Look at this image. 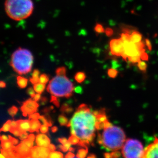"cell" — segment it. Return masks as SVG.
<instances>
[{
  "instance_id": "7a4b0ae2",
  "label": "cell",
  "mask_w": 158,
  "mask_h": 158,
  "mask_svg": "<svg viewBox=\"0 0 158 158\" xmlns=\"http://www.w3.org/2000/svg\"><path fill=\"white\" fill-rule=\"evenodd\" d=\"M4 9L11 19L22 21L32 15L34 10V4L33 0H5Z\"/></svg>"
},
{
  "instance_id": "603a6c76",
  "label": "cell",
  "mask_w": 158,
  "mask_h": 158,
  "mask_svg": "<svg viewBox=\"0 0 158 158\" xmlns=\"http://www.w3.org/2000/svg\"><path fill=\"white\" fill-rule=\"evenodd\" d=\"M11 120H8V121L3 125L2 127L0 128V132H1V131L6 132V131H9L11 128Z\"/></svg>"
},
{
  "instance_id": "83f0119b",
  "label": "cell",
  "mask_w": 158,
  "mask_h": 158,
  "mask_svg": "<svg viewBox=\"0 0 158 158\" xmlns=\"http://www.w3.org/2000/svg\"><path fill=\"white\" fill-rule=\"evenodd\" d=\"M48 81H49V77L46 74H43L41 75L40 79H39V82L46 85L48 82Z\"/></svg>"
},
{
  "instance_id": "9a60e30c",
  "label": "cell",
  "mask_w": 158,
  "mask_h": 158,
  "mask_svg": "<svg viewBox=\"0 0 158 158\" xmlns=\"http://www.w3.org/2000/svg\"><path fill=\"white\" fill-rule=\"evenodd\" d=\"M1 147L3 149L7 151H15V146L12 144L11 142L9 140L1 141Z\"/></svg>"
},
{
  "instance_id": "ac0fdd59",
  "label": "cell",
  "mask_w": 158,
  "mask_h": 158,
  "mask_svg": "<svg viewBox=\"0 0 158 158\" xmlns=\"http://www.w3.org/2000/svg\"><path fill=\"white\" fill-rule=\"evenodd\" d=\"M33 89L36 93L39 94H42L43 92L45 89V84H42V83H37L34 84L33 85Z\"/></svg>"
},
{
  "instance_id": "f35d334b",
  "label": "cell",
  "mask_w": 158,
  "mask_h": 158,
  "mask_svg": "<svg viewBox=\"0 0 158 158\" xmlns=\"http://www.w3.org/2000/svg\"><path fill=\"white\" fill-rule=\"evenodd\" d=\"M28 136H29V134H27V132H23L21 133V134L19 136L20 139L22 141L24 140L25 139H27Z\"/></svg>"
},
{
  "instance_id": "52a82bcc",
  "label": "cell",
  "mask_w": 158,
  "mask_h": 158,
  "mask_svg": "<svg viewBox=\"0 0 158 158\" xmlns=\"http://www.w3.org/2000/svg\"><path fill=\"white\" fill-rule=\"evenodd\" d=\"M39 106V104L37 102L32 99H29L23 102L22 106L21 107V110L22 112L23 116H27L28 115L36 113Z\"/></svg>"
},
{
  "instance_id": "9c48e42d",
  "label": "cell",
  "mask_w": 158,
  "mask_h": 158,
  "mask_svg": "<svg viewBox=\"0 0 158 158\" xmlns=\"http://www.w3.org/2000/svg\"><path fill=\"white\" fill-rule=\"evenodd\" d=\"M50 151L47 147L33 146L30 151V157L33 158H49Z\"/></svg>"
},
{
  "instance_id": "836d02e7",
  "label": "cell",
  "mask_w": 158,
  "mask_h": 158,
  "mask_svg": "<svg viewBox=\"0 0 158 158\" xmlns=\"http://www.w3.org/2000/svg\"><path fill=\"white\" fill-rule=\"evenodd\" d=\"M48 127H49V126H48L47 125L45 124H43V125H41L40 128L41 132L43 133V134H45V133H47L48 130H49Z\"/></svg>"
},
{
  "instance_id": "30bf717a",
  "label": "cell",
  "mask_w": 158,
  "mask_h": 158,
  "mask_svg": "<svg viewBox=\"0 0 158 158\" xmlns=\"http://www.w3.org/2000/svg\"><path fill=\"white\" fill-rule=\"evenodd\" d=\"M142 158H158V138H155L154 142L145 148Z\"/></svg>"
},
{
  "instance_id": "6125c7cd",
  "label": "cell",
  "mask_w": 158,
  "mask_h": 158,
  "mask_svg": "<svg viewBox=\"0 0 158 158\" xmlns=\"http://www.w3.org/2000/svg\"><path fill=\"white\" fill-rule=\"evenodd\" d=\"M96 157V156L94 155V154H91L90 156H88V158H94Z\"/></svg>"
},
{
  "instance_id": "d6a6232c",
  "label": "cell",
  "mask_w": 158,
  "mask_h": 158,
  "mask_svg": "<svg viewBox=\"0 0 158 158\" xmlns=\"http://www.w3.org/2000/svg\"><path fill=\"white\" fill-rule=\"evenodd\" d=\"M9 131H10L11 134L14 135L15 136H16V137H19V136H20V135L21 134V133H22V132L18 129V128L11 129Z\"/></svg>"
},
{
  "instance_id": "680465c9",
  "label": "cell",
  "mask_w": 158,
  "mask_h": 158,
  "mask_svg": "<svg viewBox=\"0 0 158 158\" xmlns=\"http://www.w3.org/2000/svg\"><path fill=\"white\" fill-rule=\"evenodd\" d=\"M58 128L57 127H53L52 128H51V131H52V133H55L56 131H58Z\"/></svg>"
},
{
  "instance_id": "6da1fadb",
  "label": "cell",
  "mask_w": 158,
  "mask_h": 158,
  "mask_svg": "<svg viewBox=\"0 0 158 158\" xmlns=\"http://www.w3.org/2000/svg\"><path fill=\"white\" fill-rule=\"evenodd\" d=\"M97 118L88 106H79L70 122L72 135L77 136L80 139L79 144L86 147L94 138Z\"/></svg>"
},
{
  "instance_id": "74e56055",
  "label": "cell",
  "mask_w": 158,
  "mask_h": 158,
  "mask_svg": "<svg viewBox=\"0 0 158 158\" xmlns=\"http://www.w3.org/2000/svg\"><path fill=\"white\" fill-rule=\"evenodd\" d=\"M34 89H33L32 88H29L28 89H27V93L30 96V97H32V98H33L34 96H35V93H34Z\"/></svg>"
},
{
  "instance_id": "ab89813d",
  "label": "cell",
  "mask_w": 158,
  "mask_h": 158,
  "mask_svg": "<svg viewBox=\"0 0 158 158\" xmlns=\"http://www.w3.org/2000/svg\"><path fill=\"white\" fill-rule=\"evenodd\" d=\"M8 137H9V140L11 142L12 144L14 145L18 144V143H19V140H18V139H15V138L12 137L11 136H8Z\"/></svg>"
},
{
  "instance_id": "9f6ffc18",
  "label": "cell",
  "mask_w": 158,
  "mask_h": 158,
  "mask_svg": "<svg viewBox=\"0 0 158 158\" xmlns=\"http://www.w3.org/2000/svg\"><path fill=\"white\" fill-rule=\"evenodd\" d=\"M47 101V99L45 97H42L41 98V102L43 105H44V104L46 103Z\"/></svg>"
},
{
  "instance_id": "2e32d148",
  "label": "cell",
  "mask_w": 158,
  "mask_h": 158,
  "mask_svg": "<svg viewBox=\"0 0 158 158\" xmlns=\"http://www.w3.org/2000/svg\"><path fill=\"white\" fill-rule=\"evenodd\" d=\"M142 40V35L139 32L134 31L131 33L130 35V41L134 43H138L141 42Z\"/></svg>"
},
{
  "instance_id": "7c38bea8",
  "label": "cell",
  "mask_w": 158,
  "mask_h": 158,
  "mask_svg": "<svg viewBox=\"0 0 158 158\" xmlns=\"http://www.w3.org/2000/svg\"><path fill=\"white\" fill-rule=\"evenodd\" d=\"M36 144L37 146L47 147L50 144V140L47 135L44 134H40L36 137Z\"/></svg>"
},
{
  "instance_id": "b9f144b4",
  "label": "cell",
  "mask_w": 158,
  "mask_h": 158,
  "mask_svg": "<svg viewBox=\"0 0 158 158\" xmlns=\"http://www.w3.org/2000/svg\"><path fill=\"white\" fill-rule=\"evenodd\" d=\"M105 32L107 35L108 36H111L113 34V30L112 28H106V30H105Z\"/></svg>"
},
{
  "instance_id": "8992f818",
  "label": "cell",
  "mask_w": 158,
  "mask_h": 158,
  "mask_svg": "<svg viewBox=\"0 0 158 158\" xmlns=\"http://www.w3.org/2000/svg\"><path fill=\"white\" fill-rule=\"evenodd\" d=\"M122 154L125 158H142L144 153L143 145L136 139H128L122 148Z\"/></svg>"
},
{
  "instance_id": "e7e4bbea",
  "label": "cell",
  "mask_w": 158,
  "mask_h": 158,
  "mask_svg": "<svg viewBox=\"0 0 158 158\" xmlns=\"http://www.w3.org/2000/svg\"><path fill=\"white\" fill-rule=\"evenodd\" d=\"M0 158H5V157L4 156H3V155H2V154H0Z\"/></svg>"
},
{
  "instance_id": "11a10c76",
  "label": "cell",
  "mask_w": 158,
  "mask_h": 158,
  "mask_svg": "<svg viewBox=\"0 0 158 158\" xmlns=\"http://www.w3.org/2000/svg\"><path fill=\"white\" fill-rule=\"evenodd\" d=\"M58 148H60V150H61L62 151H63V152H66L67 151H68V150L66 149L63 146V144L59 145Z\"/></svg>"
},
{
  "instance_id": "f907efd6",
  "label": "cell",
  "mask_w": 158,
  "mask_h": 158,
  "mask_svg": "<svg viewBox=\"0 0 158 158\" xmlns=\"http://www.w3.org/2000/svg\"><path fill=\"white\" fill-rule=\"evenodd\" d=\"M48 148H49L50 152H54V151H55V149H56L55 146L54 144H50L49 146H48Z\"/></svg>"
},
{
  "instance_id": "be15d7a7",
  "label": "cell",
  "mask_w": 158,
  "mask_h": 158,
  "mask_svg": "<svg viewBox=\"0 0 158 158\" xmlns=\"http://www.w3.org/2000/svg\"><path fill=\"white\" fill-rule=\"evenodd\" d=\"M69 151L71 152H73L75 151V149H74L73 148H71V147H70V148H69Z\"/></svg>"
},
{
  "instance_id": "c3c4849f",
  "label": "cell",
  "mask_w": 158,
  "mask_h": 158,
  "mask_svg": "<svg viewBox=\"0 0 158 158\" xmlns=\"http://www.w3.org/2000/svg\"><path fill=\"white\" fill-rule=\"evenodd\" d=\"M145 44H146V46L147 47V48H148V49L151 50V42L148 39H146L145 40Z\"/></svg>"
},
{
  "instance_id": "277c9868",
  "label": "cell",
  "mask_w": 158,
  "mask_h": 158,
  "mask_svg": "<svg viewBox=\"0 0 158 158\" xmlns=\"http://www.w3.org/2000/svg\"><path fill=\"white\" fill-rule=\"evenodd\" d=\"M33 63V54L29 50L19 48L11 55L10 64L19 74H26L32 70Z\"/></svg>"
},
{
  "instance_id": "d590c367",
  "label": "cell",
  "mask_w": 158,
  "mask_h": 158,
  "mask_svg": "<svg viewBox=\"0 0 158 158\" xmlns=\"http://www.w3.org/2000/svg\"><path fill=\"white\" fill-rule=\"evenodd\" d=\"M40 115L38 113H34L29 115V119H39Z\"/></svg>"
},
{
  "instance_id": "681fc988",
  "label": "cell",
  "mask_w": 158,
  "mask_h": 158,
  "mask_svg": "<svg viewBox=\"0 0 158 158\" xmlns=\"http://www.w3.org/2000/svg\"><path fill=\"white\" fill-rule=\"evenodd\" d=\"M41 99V94L37 93V94H36L33 97V100L36 102H38Z\"/></svg>"
},
{
  "instance_id": "e575fe53",
  "label": "cell",
  "mask_w": 158,
  "mask_h": 158,
  "mask_svg": "<svg viewBox=\"0 0 158 158\" xmlns=\"http://www.w3.org/2000/svg\"><path fill=\"white\" fill-rule=\"evenodd\" d=\"M22 142L25 143L27 146H29V148H32L33 146V141L30 140L28 138L25 139L24 140L22 141Z\"/></svg>"
},
{
  "instance_id": "44dd1931",
  "label": "cell",
  "mask_w": 158,
  "mask_h": 158,
  "mask_svg": "<svg viewBox=\"0 0 158 158\" xmlns=\"http://www.w3.org/2000/svg\"><path fill=\"white\" fill-rule=\"evenodd\" d=\"M58 121L60 125L62 126H65V125L67 126L69 123L68 119L63 115H61L59 116Z\"/></svg>"
},
{
  "instance_id": "1f68e13d",
  "label": "cell",
  "mask_w": 158,
  "mask_h": 158,
  "mask_svg": "<svg viewBox=\"0 0 158 158\" xmlns=\"http://www.w3.org/2000/svg\"><path fill=\"white\" fill-rule=\"evenodd\" d=\"M56 74L58 75H66V70L65 67L59 68L55 71Z\"/></svg>"
},
{
  "instance_id": "7bdbcfd3",
  "label": "cell",
  "mask_w": 158,
  "mask_h": 158,
  "mask_svg": "<svg viewBox=\"0 0 158 158\" xmlns=\"http://www.w3.org/2000/svg\"><path fill=\"white\" fill-rule=\"evenodd\" d=\"M39 79H40V78L32 77L30 78V81L32 84L34 85V84H37L39 82Z\"/></svg>"
},
{
  "instance_id": "bcb514c9",
  "label": "cell",
  "mask_w": 158,
  "mask_h": 158,
  "mask_svg": "<svg viewBox=\"0 0 158 158\" xmlns=\"http://www.w3.org/2000/svg\"><path fill=\"white\" fill-rule=\"evenodd\" d=\"M1 154H2L5 157L8 158V153L7 151L4 150V149H3V148H2V149H1Z\"/></svg>"
},
{
  "instance_id": "8d00e7d4",
  "label": "cell",
  "mask_w": 158,
  "mask_h": 158,
  "mask_svg": "<svg viewBox=\"0 0 158 158\" xmlns=\"http://www.w3.org/2000/svg\"><path fill=\"white\" fill-rule=\"evenodd\" d=\"M121 153L119 151H115L111 153V156L112 158H116L121 157Z\"/></svg>"
},
{
  "instance_id": "ba28073f",
  "label": "cell",
  "mask_w": 158,
  "mask_h": 158,
  "mask_svg": "<svg viewBox=\"0 0 158 158\" xmlns=\"http://www.w3.org/2000/svg\"><path fill=\"white\" fill-rule=\"evenodd\" d=\"M111 53L113 55L122 56L124 51V43L120 39H113L109 43Z\"/></svg>"
},
{
  "instance_id": "484cf974",
  "label": "cell",
  "mask_w": 158,
  "mask_h": 158,
  "mask_svg": "<svg viewBox=\"0 0 158 158\" xmlns=\"http://www.w3.org/2000/svg\"><path fill=\"white\" fill-rule=\"evenodd\" d=\"M129 61H130L131 63L136 64L138 63L139 61L141 60V57L140 56H130L128 57Z\"/></svg>"
},
{
  "instance_id": "816d5d0a",
  "label": "cell",
  "mask_w": 158,
  "mask_h": 158,
  "mask_svg": "<svg viewBox=\"0 0 158 158\" xmlns=\"http://www.w3.org/2000/svg\"><path fill=\"white\" fill-rule=\"evenodd\" d=\"M74 157H75V155L72 152H68L66 154V155L65 156V158H74Z\"/></svg>"
},
{
  "instance_id": "5b68a950",
  "label": "cell",
  "mask_w": 158,
  "mask_h": 158,
  "mask_svg": "<svg viewBox=\"0 0 158 158\" xmlns=\"http://www.w3.org/2000/svg\"><path fill=\"white\" fill-rule=\"evenodd\" d=\"M74 87L72 82L66 75H58L49 82L47 91L55 97L68 98L72 95Z\"/></svg>"
},
{
  "instance_id": "f1b7e54d",
  "label": "cell",
  "mask_w": 158,
  "mask_h": 158,
  "mask_svg": "<svg viewBox=\"0 0 158 158\" xmlns=\"http://www.w3.org/2000/svg\"><path fill=\"white\" fill-rule=\"evenodd\" d=\"M130 35L128 32H125L121 34V39L123 40V42H130Z\"/></svg>"
},
{
  "instance_id": "3957f363",
  "label": "cell",
  "mask_w": 158,
  "mask_h": 158,
  "mask_svg": "<svg viewBox=\"0 0 158 158\" xmlns=\"http://www.w3.org/2000/svg\"><path fill=\"white\" fill-rule=\"evenodd\" d=\"M125 139V134L122 128L112 125L104 129L102 135L99 134L98 141L106 149L115 151L123 148Z\"/></svg>"
},
{
  "instance_id": "8fae6325",
  "label": "cell",
  "mask_w": 158,
  "mask_h": 158,
  "mask_svg": "<svg viewBox=\"0 0 158 158\" xmlns=\"http://www.w3.org/2000/svg\"><path fill=\"white\" fill-rule=\"evenodd\" d=\"M30 151V148L27 146L25 143L21 142V143L18 146H15L16 158H31Z\"/></svg>"
},
{
  "instance_id": "7dc6e473",
  "label": "cell",
  "mask_w": 158,
  "mask_h": 158,
  "mask_svg": "<svg viewBox=\"0 0 158 158\" xmlns=\"http://www.w3.org/2000/svg\"><path fill=\"white\" fill-rule=\"evenodd\" d=\"M9 140V137L6 136V135H0V141H4Z\"/></svg>"
},
{
  "instance_id": "6f0895ef",
  "label": "cell",
  "mask_w": 158,
  "mask_h": 158,
  "mask_svg": "<svg viewBox=\"0 0 158 158\" xmlns=\"http://www.w3.org/2000/svg\"><path fill=\"white\" fill-rule=\"evenodd\" d=\"M6 87V83L3 81H0V88H5Z\"/></svg>"
},
{
  "instance_id": "60d3db41",
  "label": "cell",
  "mask_w": 158,
  "mask_h": 158,
  "mask_svg": "<svg viewBox=\"0 0 158 158\" xmlns=\"http://www.w3.org/2000/svg\"><path fill=\"white\" fill-rule=\"evenodd\" d=\"M40 73V72L37 69L34 70L33 72V74H32V77L39 78Z\"/></svg>"
},
{
  "instance_id": "4dcf8cb0",
  "label": "cell",
  "mask_w": 158,
  "mask_h": 158,
  "mask_svg": "<svg viewBox=\"0 0 158 158\" xmlns=\"http://www.w3.org/2000/svg\"><path fill=\"white\" fill-rule=\"evenodd\" d=\"M94 30L97 33H102L104 32L105 29L103 28V26L100 24H97L94 27Z\"/></svg>"
},
{
  "instance_id": "4fadbf2b",
  "label": "cell",
  "mask_w": 158,
  "mask_h": 158,
  "mask_svg": "<svg viewBox=\"0 0 158 158\" xmlns=\"http://www.w3.org/2000/svg\"><path fill=\"white\" fill-rule=\"evenodd\" d=\"M18 128L22 133L29 131L30 128V120H19L17 121Z\"/></svg>"
},
{
  "instance_id": "f6af8a7d",
  "label": "cell",
  "mask_w": 158,
  "mask_h": 158,
  "mask_svg": "<svg viewBox=\"0 0 158 158\" xmlns=\"http://www.w3.org/2000/svg\"><path fill=\"white\" fill-rule=\"evenodd\" d=\"M58 141L61 143L62 144H64L68 141V140L67 139H66L65 138H59Z\"/></svg>"
},
{
  "instance_id": "91938a15",
  "label": "cell",
  "mask_w": 158,
  "mask_h": 158,
  "mask_svg": "<svg viewBox=\"0 0 158 158\" xmlns=\"http://www.w3.org/2000/svg\"><path fill=\"white\" fill-rule=\"evenodd\" d=\"M112 67H113V68H116L118 67V66H119V64H117V63L116 62H115V61H113L112 62Z\"/></svg>"
},
{
  "instance_id": "94428289",
  "label": "cell",
  "mask_w": 158,
  "mask_h": 158,
  "mask_svg": "<svg viewBox=\"0 0 158 158\" xmlns=\"http://www.w3.org/2000/svg\"><path fill=\"white\" fill-rule=\"evenodd\" d=\"M104 157L105 158H112V156H111V154H109V153H108V152H106V153H105Z\"/></svg>"
},
{
  "instance_id": "5bb4252c",
  "label": "cell",
  "mask_w": 158,
  "mask_h": 158,
  "mask_svg": "<svg viewBox=\"0 0 158 158\" xmlns=\"http://www.w3.org/2000/svg\"><path fill=\"white\" fill-rule=\"evenodd\" d=\"M41 126V124L39 121V119H31L30 120V128L29 131L30 133H33L34 131H36L38 133Z\"/></svg>"
},
{
  "instance_id": "d4e9b609",
  "label": "cell",
  "mask_w": 158,
  "mask_h": 158,
  "mask_svg": "<svg viewBox=\"0 0 158 158\" xmlns=\"http://www.w3.org/2000/svg\"><path fill=\"white\" fill-rule=\"evenodd\" d=\"M138 67L141 71L143 72H145L147 68V65L145 61L140 60L139 63H138Z\"/></svg>"
},
{
  "instance_id": "d6986e66",
  "label": "cell",
  "mask_w": 158,
  "mask_h": 158,
  "mask_svg": "<svg viewBox=\"0 0 158 158\" xmlns=\"http://www.w3.org/2000/svg\"><path fill=\"white\" fill-rule=\"evenodd\" d=\"M87 153H88V148H87V147H85V148L79 149L78 153L77 154L76 157L77 158H85L86 156Z\"/></svg>"
},
{
  "instance_id": "db71d44e",
  "label": "cell",
  "mask_w": 158,
  "mask_h": 158,
  "mask_svg": "<svg viewBox=\"0 0 158 158\" xmlns=\"http://www.w3.org/2000/svg\"><path fill=\"white\" fill-rule=\"evenodd\" d=\"M27 138L29 139V140H30L33 141H34L36 138H35V136H34V135L32 134L29 135Z\"/></svg>"
},
{
  "instance_id": "e0dca14e",
  "label": "cell",
  "mask_w": 158,
  "mask_h": 158,
  "mask_svg": "<svg viewBox=\"0 0 158 158\" xmlns=\"http://www.w3.org/2000/svg\"><path fill=\"white\" fill-rule=\"evenodd\" d=\"M28 79L22 76H18L17 77V84L18 87L21 89H24L27 87Z\"/></svg>"
},
{
  "instance_id": "7402d4cb",
  "label": "cell",
  "mask_w": 158,
  "mask_h": 158,
  "mask_svg": "<svg viewBox=\"0 0 158 158\" xmlns=\"http://www.w3.org/2000/svg\"><path fill=\"white\" fill-rule=\"evenodd\" d=\"M68 140L69 142L72 145L78 144L80 142V139H79L77 136L74 135H72V136L69 138Z\"/></svg>"
},
{
  "instance_id": "f5cc1de1",
  "label": "cell",
  "mask_w": 158,
  "mask_h": 158,
  "mask_svg": "<svg viewBox=\"0 0 158 158\" xmlns=\"http://www.w3.org/2000/svg\"><path fill=\"white\" fill-rule=\"evenodd\" d=\"M75 91L77 93H82V89L81 87L80 86L77 87L76 88H75Z\"/></svg>"
},
{
  "instance_id": "f546056e",
  "label": "cell",
  "mask_w": 158,
  "mask_h": 158,
  "mask_svg": "<svg viewBox=\"0 0 158 158\" xmlns=\"http://www.w3.org/2000/svg\"><path fill=\"white\" fill-rule=\"evenodd\" d=\"M108 75L111 78H115L118 75V71L116 69H110L108 70Z\"/></svg>"
},
{
  "instance_id": "ffe728a7",
  "label": "cell",
  "mask_w": 158,
  "mask_h": 158,
  "mask_svg": "<svg viewBox=\"0 0 158 158\" xmlns=\"http://www.w3.org/2000/svg\"><path fill=\"white\" fill-rule=\"evenodd\" d=\"M86 78V75L85 73L83 72H78L75 75V78L76 81L79 83H81V82L84 81Z\"/></svg>"
},
{
  "instance_id": "ee69618b",
  "label": "cell",
  "mask_w": 158,
  "mask_h": 158,
  "mask_svg": "<svg viewBox=\"0 0 158 158\" xmlns=\"http://www.w3.org/2000/svg\"><path fill=\"white\" fill-rule=\"evenodd\" d=\"M11 129H14V128H18V123L17 121H11Z\"/></svg>"
},
{
  "instance_id": "cb8c5ba5",
  "label": "cell",
  "mask_w": 158,
  "mask_h": 158,
  "mask_svg": "<svg viewBox=\"0 0 158 158\" xmlns=\"http://www.w3.org/2000/svg\"><path fill=\"white\" fill-rule=\"evenodd\" d=\"M63 155L60 152H50L49 154V158H62Z\"/></svg>"
},
{
  "instance_id": "4316f807",
  "label": "cell",
  "mask_w": 158,
  "mask_h": 158,
  "mask_svg": "<svg viewBox=\"0 0 158 158\" xmlns=\"http://www.w3.org/2000/svg\"><path fill=\"white\" fill-rule=\"evenodd\" d=\"M18 111V109L15 106H12L11 107H10L8 110V112L9 115H11V116L12 117H14L16 115Z\"/></svg>"
}]
</instances>
